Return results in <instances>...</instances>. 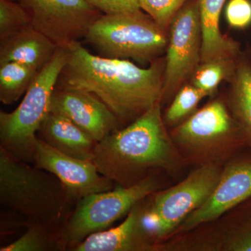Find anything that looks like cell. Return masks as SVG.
I'll list each match as a JSON object with an SVG mask.
<instances>
[{
  "instance_id": "cell-11",
  "label": "cell",
  "mask_w": 251,
  "mask_h": 251,
  "mask_svg": "<svg viewBox=\"0 0 251 251\" xmlns=\"http://www.w3.org/2000/svg\"><path fill=\"white\" fill-rule=\"evenodd\" d=\"M27 11L31 25L58 47L84 39L102 14L85 0H16Z\"/></svg>"
},
{
  "instance_id": "cell-4",
  "label": "cell",
  "mask_w": 251,
  "mask_h": 251,
  "mask_svg": "<svg viewBox=\"0 0 251 251\" xmlns=\"http://www.w3.org/2000/svg\"><path fill=\"white\" fill-rule=\"evenodd\" d=\"M170 135L187 164H223L243 152L247 142L240 127L222 99L211 100Z\"/></svg>"
},
{
  "instance_id": "cell-27",
  "label": "cell",
  "mask_w": 251,
  "mask_h": 251,
  "mask_svg": "<svg viewBox=\"0 0 251 251\" xmlns=\"http://www.w3.org/2000/svg\"><path fill=\"white\" fill-rule=\"evenodd\" d=\"M102 14L136 12L140 9L137 0H85Z\"/></svg>"
},
{
  "instance_id": "cell-17",
  "label": "cell",
  "mask_w": 251,
  "mask_h": 251,
  "mask_svg": "<svg viewBox=\"0 0 251 251\" xmlns=\"http://www.w3.org/2000/svg\"><path fill=\"white\" fill-rule=\"evenodd\" d=\"M58 46L31 25L0 41V63L16 62L40 71Z\"/></svg>"
},
{
  "instance_id": "cell-23",
  "label": "cell",
  "mask_w": 251,
  "mask_h": 251,
  "mask_svg": "<svg viewBox=\"0 0 251 251\" xmlns=\"http://www.w3.org/2000/svg\"><path fill=\"white\" fill-rule=\"evenodd\" d=\"M206 97L205 92L194 85L185 84L175 94L171 105L163 115L165 125L174 128L182 123L197 111L198 105Z\"/></svg>"
},
{
  "instance_id": "cell-3",
  "label": "cell",
  "mask_w": 251,
  "mask_h": 251,
  "mask_svg": "<svg viewBox=\"0 0 251 251\" xmlns=\"http://www.w3.org/2000/svg\"><path fill=\"white\" fill-rule=\"evenodd\" d=\"M0 202L25 223L62 229L77 202L52 173L0 148Z\"/></svg>"
},
{
  "instance_id": "cell-7",
  "label": "cell",
  "mask_w": 251,
  "mask_h": 251,
  "mask_svg": "<svg viewBox=\"0 0 251 251\" xmlns=\"http://www.w3.org/2000/svg\"><path fill=\"white\" fill-rule=\"evenodd\" d=\"M161 173L150 175L128 187L117 185L80 199L61 229L64 249L72 251L91 234L108 229L150 195L163 189Z\"/></svg>"
},
{
  "instance_id": "cell-22",
  "label": "cell",
  "mask_w": 251,
  "mask_h": 251,
  "mask_svg": "<svg viewBox=\"0 0 251 251\" xmlns=\"http://www.w3.org/2000/svg\"><path fill=\"white\" fill-rule=\"evenodd\" d=\"M60 229L43 225H31L14 242L0 248V251H50L64 249Z\"/></svg>"
},
{
  "instance_id": "cell-12",
  "label": "cell",
  "mask_w": 251,
  "mask_h": 251,
  "mask_svg": "<svg viewBox=\"0 0 251 251\" xmlns=\"http://www.w3.org/2000/svg\"><path fill=\"white\" fill-rule=\"evenodd\" d=\"M250 198L251 151L240 153L225 163L219 182L210 197L191 213L172 236L185 233L215 221Z\"/></svg>"
},
{
  "instance_id": "cell-14",
  "label": "cell",
  "mask_w": 251,
  "mask_h": 251,
  "mask_svg": "<svg viewBox=\"0 0 251 251\" xmlns=\"http://www.w3.org/2000/svg\"><path fill=\"white\" fill-rule=\"evenodd\" d=\"M50 111L68 117L97 142L122 128L116 117L90 92L56 86Z\"/></svg>"
},
{
  "instance_id": "cell-9",
  "label": "cell",
  "mask_w": 251,
  "mask_h": 251,
  "mask_svg": "<svg viewBox=\"0 0 251 251\" xmlns=\"http://www.w3.org/2000/svg\"><path fill=\"white\" fill-rule=\"evenodd\" d=\"M202 36L198 0L188 1L173 18L165 57L161 103L171 100L202 61Z\"/></svg>"
},
{
  "instance_id": "cell-6",
  "label": "cell",
  "mask_w": 251,
  "mask_h": 251,
  "mask_svg": "<svg viewBox=\"0 0 251 251\" xmlns=\"http://www.w3.org/2000/svg\"><path fill=\"white\" fill-rule=\"evenodd\" d=\"M67 49L59 47L39 71L22 101L11 112H0V148L33 164L37 132L50 111L51 100L63 68Z\"/></svg>"
},
{
  "instance_id": "cell-1",
  "label": "cell",
  "mask_w": 251,
  "mask_h": 251,
  "mask_svg": "<svg viewBox=\"0 0 251 251\" xmlns=\"http://www.w3.org/2000/svg\"><path fill=\"white\" fill-rule=\"evenodd\" d=\"M67 50V62L56 86L93 94L111 110L122 127L161 102L165 58L155 59L145 69L128 59L91 53L80 41L72 43Z\"/></svg>"
},
{
  "instance_id": "cell-10",
  "label": "cell",
  "mask_w": 251,
  "mask_h": 251,
  "mask_svg": "<svg viewBox=\"0 0 251 251\" xmlns=\"http://www.w3.org/2000/svg\"><path fill=\"white\" fill-rule=\"evenodd\" d=\"M167 250L251 251V198L219 219L171 237Z\"/></svg>"
},
{
  "instance_id": "cell-25",
  "label": "cell",
  "mask_w": 251,
  "mask_h": 251,
  "mask_svg": "<svg viewBox=\"0 0 251 251\" xmlns=\"http://www.w3.org/2000/svg\"><path fill=\"white\" fill-rule=\"evenodd\" d=\"M140 9L166 30L173 18L190 0H137Z\"/></svg>"
},
{
  "instance_id": "cell-5",
  "label": "cell",
  "mask_w": 251,
  "mask_h": 251,
  "mask_svg": "<svg viewBox=\"0 0 251 251\" xmlns=\"http://www.w3.org/2000/svg\"><path fill=\"white\" fill-rule=\"evenodd\" d=\"M84 41L100 57L151 64L166 52L169 31L140 10L102 14L89 28Z\"/></svg>"
},
{
  "instance_id": "cell-13",
  "label": "cell",
  "mask_w": 251,
  "mask_h": 251,
  "mask_svg": "<svg viewBox=\"0 0 251 251\" xmlns=\"http://www.w3.org/2000/svg\"><path fill=\"white\" fill-rule=\"evenodd\" d=\"M33 165L57 176L77 202L90 195L111 190L115 184L99 173L92 160L68 156L38 138Z\"/></svg>"
},
{
  "instance_id": "cell-20",
  "label": "cell",
  "mask_w": 251,
  "mask_h": 251,
  "mask_svg": "<svg viewBox=\"0 0 251 251\" xmlns=\"http://www.w3.org/2000/svg\"><path fill=\"white\" fill-rule=\"evenodd\" d=\"M39 70L16 62L0 63V101L11 105L26 93Z\"/></svg>"
},
{
  "instance_id": "cell-24",
  "label": "cell",
  "mask_w": 251,
  "mask_h": 251,
  "mask_svg": "<svg viewBox=\"0 0 251 251\" xmlns=\"http://www.w3.org/2000/svg\"><path fill=\"white\" fill-rule=\"evenodd\" d=\"M30 25V16L18 1L0 0V41Z\"/></svg>"
},
{
  "instance_id": "cell-15",
  "label": "cell",
  "mask_w": 251,
  "mask_h": 251,
  "mask_svg": "<svg viewBox=\"0 0 251 251\" xmlns=\"http://www.w3.org/2000/svg\"><path fill=\"white\" fill-rule=\"evenodd\" d=\"M143 201L130 211L121 224L91 234L72 251H158L159 244L144 221Z\"/></svg>"
},
{
  "instance_id": "cell-26",
  "label": "cell",
  "mask_w": 251,
  "mask_h": 251,
  "mask_svg": "<svg viewBox=\"0 0 251 251\" xmlns=\"http://www.w3.org/2000/svg\"><path fill=\"white\" fill-rule=\"evenodd\" d=\"M226 20L231 27L244 29L251 23V2L249 0H230L226 9Z\"/></svg>"
},
{
  "instance_id": "cell-19",
  "label": "cell",
  "mask_w": 251,
  "mask_h": 251,
  "mask_svg": "<svg viewBox=\"0 0 251 251\" xmlns=\"http://www.w3.org/2000/svg\"><path fill=\"white\" fill-rule=\"evenodd\" d=\"M227 98L229 111L242 130L251 151V64L237 62Z\"/></svg>"
},
{
  "instance_id": "cell-21",
  "label": "cell",
  "mask_w": 251,
  "mask_h": 251,
  "mask_svg": "<svg viewBox=\"0 0 251 251\" xmlns=\"http://www.w3.org/2000/svg\"><path fill=\"white\" fill-rule=\"evenodd\" d=\"M237 59L216 58L201 62L190 79L191 85L205 92L208 97L214 95L223 81L230 82L233 78Z\"/></svg>"
},
{
  "instance_id": "cell-18",
  "label": "cell",
  "mask_w": 251,
  "mask_h": 251,
  "mask_svg": "<svg viewBox=\"0 0 251 251\" xmlns=\"http://www.w3.org/2000/svg\"><path fill=\"white\" fill-rule=\"evenodd\" d=\"M227 0H198L202 29L201 62L216 58L237 59L239 45L224 35L220 28V18Z\"/></svg>"
},
{
  "instance_id": "cell-16",
  "label": "cell",
  "mask_w": 251,
  "mask_h": 251,
  "mask_svg": "<svg viewBox=\"0 0 251 251\" xmlns=\"http://www.w3.org/2000/svg\"><path fill=\"white\" fill-rule=\"evenodd\" d=\"M37 138L68 156L92 161L98 143L68 117L53 111L41 123Z\"/></svg>"
},
{
  "instance_id": "cell-8",
  "label": "cell",
  "mask_w": 251,
  "mask_h": 251,
  "mask_svg": "<svg viewBox=\"0 0 251 251\" xmlns=\"http://www.w3.org/2000/svg\"><path fill=\"white\" fill-rule=\"evenodd\" d=\"M223 167L215 163L196 167L177 184L152 193L147 202L144 200V221L158 244L171 237L185 219L210 197Z\"/></svg>"
},
{
  "instance_id": "cell-2",
  "label": "cell",
  "mask_w": 251,
  "mask_h": 251,
  "mask_svg": "<svg viewBox=\"0 0 251 251\" xmlns=\"http://www.w3.org/2000/svg\"><path fill=\"white\" fill-rule=\"evenodd\" d=\"M161 105L97 143L92 161L115 184L128 187L156 173L177 177L188 165L167 130Z\"/></svg>"
}]
</instances>
